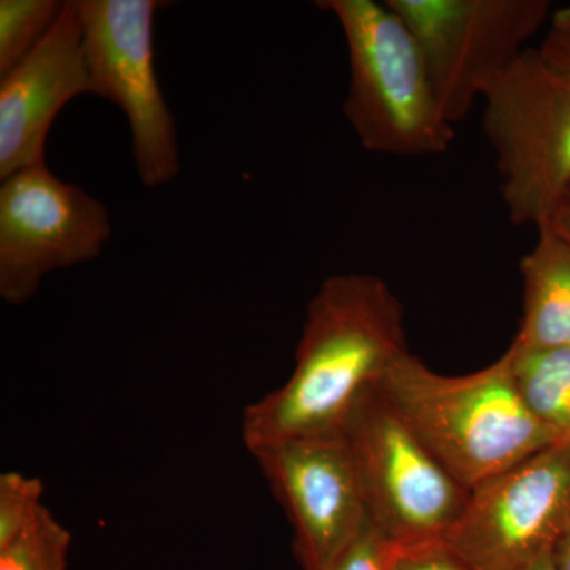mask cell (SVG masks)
<instances>
[{"mask_svg": "<svg viewBox=\"0 0 570 570\" xmlns=\"http://www.w3.org/2000/svg\"><path fill=\"white\" fill-rule=\"evenodd\" d=\"M407 352L403 305L384 279L326 277L307 307L291 377L243 414L247 450L341 436L360 397Z\"/></svg>", "mask_w": 570, "mask_h": 570, "instance_id": "cell-1", "label": "cell"}, {"mask_svg": "<svg viewBox=\"0 0 570 570\" xmlns=\"http://www.w3.org/2000/svg\"><path fill=\"white\" fill-rule=\"evenodd\" d=\"M377 387L469 491L558 442L524 404L509 348L466 376H442L407 352Z\"/></svg>", "mask_w": 570, "mask_h": 570, "instance_id": "cell-2", "label": "cell"}, {"mask_svg": "<svg viewBox=\"0 0 570 570\" xmlns=\"http://www.w3.org/2000/svg\"><path fill=\"white\" fill-rule=\"evenodd\" d=\"M343 29L348 58L344 115L371 153L439 156L455 130L439 107L417 40L387 2L321 0Z\"/></svg>", "mask_w": 570, "mask_h": 570, "instance_id": "cell-3", "label": "cell"}, {"mask_svg": "<svg viewBox=\"0 0 570 570\" xmlns=\"http://www.w3.org/2000/svg\"><path fill=\"white\" fill-rule=\"evenodd\" d=\"M482 102L510 220L542 227L570 194V71L528 48Z\"/></svg>", "mask_w": 570, "mask_h": 570, "instance_id": "cell-4", "label": "cell"}, {"mask_svg": "<svg viewBox=\"0 0 570 570\" xmlns=\"http://www.w3.org/2000/svg\"><path fill=\"white\" fill-rule=\"evenodd\" d=\"M343 438L370 519L397 546L444 540L471 491L439 463L377 385L360 397Z\"/></svg>", "mask_w": 570, "mask_h": 570, "instance_id": "cell-5", "label": "cell"}, {"mask_svg": "<svg viewBox=\"0 0 570 570\" xmlns=\"http://www.w3.org/2000/svg\"><path fill=\"white\" fill-rule=\"evenodd\" d=\"M414 33L439 107L463 122L553 17L549 0H385Z\"/></svg>", "mask_w": 570, "mask_h": 570, "instance_id": "cell-6", "label": "cell"}, {"mask_svg": "<svg viewBox=\"0 0 570 570\" xmlns=\"http://www.w3.org/2000/svg\"><path fill=\"white\" fill-rule=\"evenodd\" d=\"M157 0H78L92 96L118 105L130 127L142 186L179 174L178 130L154 63Z\"/></svg>", "mask_w": 570, "mask_h": 570, "instance_id": "cell-7", "label": "cell"}, {"mask_svg": "<svg viewBox=\"0 0 570 570\" xmlns=\"http://www.w3.org/2000/svg\"><path fill=\"white\" fill-rule=\"evenodd\" d=\"M570 532V442H557L471 490L444 538L474 570H520Z\"/></svg>", "mask_w": 570, "mask_h": 570, "instance_id": "cell-8", "label": "cell"}, {"mask_svg": "<svg viewBox=\"0 0 570 570\" xmlns=\"http://www.w3.org/2000/svg\"><path fill=\"white\" fill-rule=\"evenodd\" d=\"M107 206L47 164L2 179L0 296L22 305L56 269L96 261L111 238Z\"/></svg>", "mask_w": 570, "mask_h": 570, "instance_id": "cell-9", "label": "cell"}, {"mask_svg": "<svg viewBox=\"0 0 570 570\" xmlns=\"http://www.w3.org/2000/svg\"><path fill=\"white\" fill-rule=\"evenodd\" d=\"M295 531L305 570H325L370 520L343 434L291 439L250 450Z\"/></svg>", "mask_w": 570, "mask_h": 570, "instance_id": "cell-10", "label": "cell"}, {"mask_svg": "<svg viewBox=\"0 0 570 570\" xmlns=\"http://www.w3.org/2000/svg\"><path fill=\"white\" fill-rule=\"evenodd\" d=\"M92 94L78 0L0 80V179L43 165L48 134L62 108Z\"/></svg>", "mask_w": 570, "mask_h": 570, "instance_id": "cell-11", "label": "cell"}, {"mask_svg": "<svg viewBox=\"0 0 570 570\" xmlns=\"http://www.w3.org/2000/svg\"><path fill=\"white\" fill-rule=\"evenodd\" d=\"M521 258L523 321L513 343L521 348H570V243L543 225Z\"/></svg>", "mask_w": 570, "mask_h": 570, "instance_id": "cell-12", "label": "cell"}, {"mask_svg": "<svg viewBox=\"0 0 570 570\" xmlns=\"http://www.w3.org/2000/svg\"><path fill=\"white\" fill-rule=\"evenodd\" d=\"M513 377L531 414L570 442V348H521L512 343Z\"/></svg>", "mask_w": 570, "mask_h": 570, "instance_id": "cell-13", "label": "cell"}, {"mask_svg": "<svg viewBox=\"0 0 570 570\" xmlns=\"http://www.w3.org/2000/svg\"><path fill=\"white\" fill-rule=\"evenodd\" d=\"M63 6L59 0H0V77L45 39Z\"/></svg>", "mask_w": 570, "mask_h": 570, "instance_id": "cell-14", "label": "cell"}, {"mask_svg": "<svg viewBox=\"0 0 570 570\" xmlns=\"http://www.w3.org/2000/svg\"><path fill=\"white\" fill-rule=\"evenodd\" d=\"M70 532L41 508L9 546L0 549V570H66Z\"/></svg>", "mask_w": 570, "mask_h": 570, "instance_id": "cell-15", "label": "cell"}, {"mask_svg": "<svg viewBox=\"0 0 570 570\" xmlns=\"http://www.w3.org/2000/svg\"><path fill=\"white\" fill-rule=\"evenodd\" d=\"M43 485L39 479L21 472H3L0 475V549L33 520L43 508Z\"/></svg>", "mask_w": 570, "mask_h": 570, "instance_id": "cell-16", "label": "cell"}, {"mask_svg": "<svg viewBox=\"0 0 570 570\" xmlns=\"http://www.w3.org/2000/svg\"><path fill=\"white\" fill-rule=\"evenodd\" d=\"M400 546L373 520L325 570H393Z\"/></svg>", "mask_w": 570, "mask_h": 570, "instance_id": "cell-17", "label": "cell"}, {"mask_svg": "<svg viewBox=\"0 0 570 570\" xmlns=\"http://www.w3.org/2000/svg\"><path fill=\"white\" fill-rule=\"evenodd\" d=\"M393 570H474L459 554L445 546L444 540L400 546Z\"/></svg>", "mask_w": 570, "mask_h": 570, "instance_id": "cell-18", "label": "cell"}, {"mask_svg": "<svg viewBox=\"0 0 570 570\" xmlns=\"http://www.w3.org/2000/svg\"><path fill=\"white\" fill-rule=\"evenodd\" d=\"M539 51L554 66L570 71V7L554 11Z\"/></svg>", "mask_w": 570, "mask_h": 570, "instance_id": "cell-19", "label": "cell"}, {"mask_svg": "<svg viewBox=\"0 0 570 570\" xmlns=\"http://www.w3.org/2000/svg\"><path fill=\"white\" fill-rule=\"evenodd\" d=\"M543 225H547L554 234L560 235L561 238L570 243V194L564 198V202L558 206L557 212L550 217L549 223Z\"/></svg>", "mask_w": 570, "mask_h": 570, "instance_id": "cell-20", "label": "cell"}, {"mask_svg": "<svg viewBox=\"0 0 570 570\" xmlns=\"http://www.w3.org/2000/svg\"><path fill=\"white\" fill-rule=\"evenodd\" d=\"M553 558L558 569L570 570V532L558 543L557 549L553 551Z\"/></svg>", "mask_w": 570, "mask_h": 570, "instance_id": "cell-21", "label": "cell"}, {"mask_svg": "<svg viewBox=\"0 0 570 570\" xmlns=\"http://www.w3.org/2000/svg\"><path fill=\"white\" fill-rule=\"evenodd\" d=\"M520 570H560L558 569L557 562H554L553 553L547 554V557L540 558V560L532 562L527 568Z\"/></svg>", "mask_w": 570, "mask_h": 570, "instance_id": "cell-22", "label": "cell"}]
</instances>
